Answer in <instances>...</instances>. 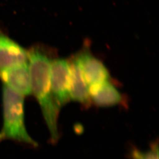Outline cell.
Listing matches in <instances>:
<instances>
[{
	"label": "cell",
	"instance_id": "9",
	"mask_svg": "<svg viewBox=\"0 0 159 159\" xmlns=\"http://www.w3.org/2000/svg\"><path fill=\"white\" fill-rule=\"evenodd\" d=\"M131 158L132 159H159V146L154 143L149 150L142 151L134 149L131 152Z\"/></svg>",
	"mask_w": 159,
	"mask_h": 159
},
{
	"label": "cell",
	"instance_id": "1",
	"mask_svg": "<svg viewBox=\"0 0 159 159\" xmlns=\"http://www.w3.org/2000/svg\"><path fill=\"white\" fill-rule=\"evenodd\" d=\"M31 93L40 104L41 112L50 134L56 142L59 136L58 118L60 107L51 90V58L41 47H33L28 52Z\"/></svg>",
	"mask_w": 159,
	"mask_h": 159
},
{
	"label": "cell",
	"instance_id": "8",
	"mask_svg": "<svg viewBox=\"0 0 159 159\" xmlns=\"http://www.w3.org/2000/svg\"><path fill=\"white\" fill-rule=\"evenodd\" d=\"M89 91L91 102L98 107H111L123 102L121 93L108 80L89 86Z\"/></svg>",
	"mask_w": 159,
	"mask_h": 159
},
{
	"label": "cell",
	"instance_id": "4",
	"mask_svg": "<svg viewBox=\"0 0 159 159\" xmlns=\"http://www.w3.org/2000/svg\"><path fill=\"white\" fill-rule=\"evenodd\" d=\"M75 57L89 87L108 81L110 75L107 68L89 51H82Z\"/></svg>",
	"mask_w": 159,
	"mask_h": 159
},
{
	"label": "cell",
	"instance_id": "3",
	"mask_svg": "<svg viewBox=\"0 0 159 159\" xmlns=\"http://www.w3.org/2000/svg\"><path fill=\"white\" fill-rule=\"evenodd\" d=\"M51 90L60 107L70 100V61L63 58L51 60L50 67Z\"/></svg>",
	"mask_w": 159,
	"mask_h": 159
},
{
	"label": "cell",
	"instance_id": "6",
	"mask_svg": "<svg viewBox=\"0 0 159 159\" xmlns=\"http://www.w3.org/2000/svg\"><path fill=\"white\" fill-rule=\"evenodd\" d=\"M28 63V52L0 32V71Z\"/></svg>",
	"mask_w": 159,
	"mask_h": 159
},
{
	"label": "cell",
	"instance_id": "7",
	"mask_svg": "<svg viewBox=\"0 0 159 159\" xmlns=\"http://www.w3.org/2000/svg\"><path fill=\"white\" fill-rule=\"evenodd\" d=\"M69 61L70 64V100L88 106L91 102L89 85L85 81L76 57L75 56Z\"/></svg>",
	"mask_w": 159,
	"mask_h": 159
},
{
	"label": "cell",
	"instance_id": "5",
	"mask_svg": "<svg viewBox=\"0 0 159 159\" xmlns=\"http://www.w3.org/2000/svg\"><path fill=\"white\" fill-rule=\"evenodd\" d=\"M0 79L4 85L24 96L31 93L28 63L1 71Z\"/></svg>",
	"mask_w": 159,
	"mask_h": 159
},
{
	"label": "cell",
	"instance_id": "2",
	"mask_svg": "<svg viewBox=\"0 0 159 159\" xmlns=\"http://www.w3.org/2000/svg\"><path fill=\"white\" fill-rule=\"evenodd\" d=\"M3 124L0 142L11 140L37 147V143L26 129L24 119V96L4 85L2 88Z\"/></svg>",
	"mask_w": 159,
	"mask_h": 159
}]
</instances>
